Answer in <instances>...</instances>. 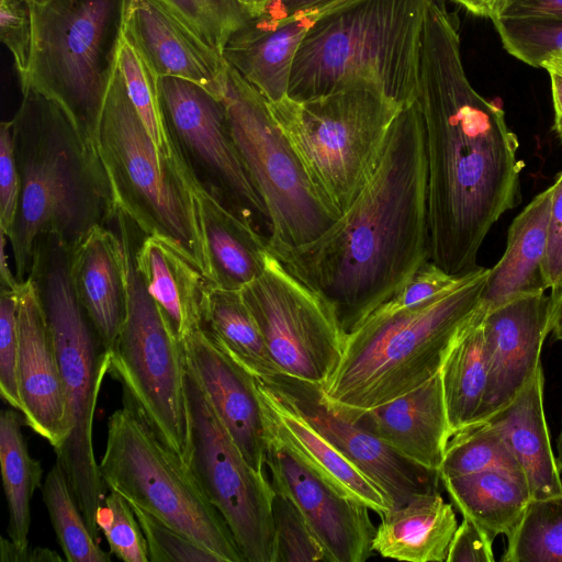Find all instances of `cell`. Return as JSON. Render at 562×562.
<instances>
[{
  "label": "cell",
  "mask_w": 562,
  "mask_h": 562,
  "mask_svg": "<svg viewBox=\"0 0 562 562\" xmlns=\"http://www.w3.org/2000/svg\"><path fill=\"white\" fill-rule=\"evenodd\" d=\"M415 103L425 130L430 260L463 276L479 267L492 226L521 202L524 161L504 111L468 80L442 0L426 14Z\"/></svg>",
  "instance_id": "obj_1"
},
{
  "label": "cell",
  "mask_w": 562,
  "mask_h": 562,
  "mask_svg": "<svg viewBox=\"0 0 562 562\" xmlns=\"http://www.w3.org/2000/svg\"><path fill=\"white\" fill-rule=\"evenodd\" d=\"M276 257L333 306L346 334L430 260L425 130L415 102L396 115L351 206L322 236Z\"/></svg>",
  "instance_id": "obj_2"
},
{
  "label": "cell",
  "mask_w": 562,
  "mask_h": 562,
  "mask_svg": "<svg viewBox=\"0 0 562 562\" xmlns=\"http://www.w3.org/2000/svg\"><path fill=\"white\" fill-rule=\"evenodd\" d=\"M12 122L21 195L9 243L15 277L24 281L41 235H57L72 247L114 220L116 209L98 149L86 145L59 104L25 89Z\"/></svg>",
  "instance_id": "obj_3"
},
{
  "label": "cell",
  "mask_w": 562,
  "mask_h": 562,
  "mask_svg": "<svg viewBox=\"0 0 562 562\" xmlns=\"http://www.w3.org/2000/svg\"><path fill=\"white\" fill-rule=\"evenodd\" d=\"M487 274L488 268L477 267L431 300L370 314L347 334L341 359L322 387L325 401L355 420L432 378L479 312Z\"/></svg>",
  "instance_id": "obj_4"
},
{
  "label": "cell",
  "mask_w": 562,
  "mask_h": 562,
  "mask_svg": "<svg viewBox=\"0 0 562 562\" xmlns=\"http://www.w3.org/2000/svg\"><path fill=\"white\" fill-rule=\"evenodd\" d=\"M432 1L353 0L322 15L295 55L286 95L303 101L369 86L402 108L414 103Z\"/></svg>",
  "instance_id": "obj_5"
},
{
  "label": "cell",
  "mask_w": 562,
  "mask_h": 562,
  "mask_svg": "<svg viewBox=\"0 0 562 562\" xmlns=\"http://www.w3.org/2000/svg\"><path fill=\"white\" fill-rule=\"evenodd\" d=\"M70 250L54 234L35 243L30 278L35 285L54 337L65 398L63 443L54 450L92 537L100 542L97 514L105 491L97 463L92 426L110 351L99 340L83 312L70 278Z\"/></svg>",
  "instance_id": "obj_6"
},
{
  "label": "cell",
  "mask_w": 562,
  "mask_h": 562,
  "mask_svg": "<svg viewBox=\"0 0 562 562\" xmlns=\"http://www.w3.org/2000/svg\"><path fill=\"white\" fill-rule=\"evenodd\" d=\"M97 146L116 212L143 235H158L177 245L210 282L195 179L180 155L170 157L156 147L128 97L119 65L104 102Z\"/></svg>",
  "instance_id": "obj_7"
},
{
  "label": "cell",
  "mask_w": 562,
  "mask_h": 562,
  "mask_svg": "<svg viewBox=\"0 0 562 562\" xmlns=\"http://www.w3.org/2000/svg\"><path fill=\"white\" fill-rule=\"evenodd\" d=\"M30 5L32 45L21 91L31 88L59 104L86 145L98 149L126 0H48Z\"/></svg>",
  "instance_id": "obj_8"
},
{
  "label": "cell",
  "mask_w": 562,
  "mask_h": 562,
  "mask_svg": "<svg viewBox=\"0 0 562 562\" xmlns=\"http://www.w3.org/2000/svg\"><path fill=\"white\" fill-rule=\"evenodd\" d=\"M268 108L317 194L337 217L375 172L402 109L369 86L303 101L286 95L268 102Z\"/></svg>",
  "instance_id": "obj_9"
},
{
  "label": "cell",
  "mask_w": 562,
  "mask_h": 562,
  "mask_svg": "<svg viewBox=\"0 0 562 562\" xmlns=\"http://www.w3.org/2000/svg\"><path fill=\"white\" fill-rule=\"evenodd\" d=\"M108 418L99 472L109 491L183 533L221 562H245L228 525L184 461L167 448L135 406Z\"/></svg>",
  "instance_id": "obj_10"
},
{
  "label": "cell",
  "mask_w": 562,
  "mask_h": 562,
  "mask_svg": "<svg viewBox=\"0 0 562 562\" xmlns=\"http://www.w3.org/2000/svg\"><path fill=\"white\" fill-rule=\"evenodd\" d=\"M125 252L127 301L125 319L110 350L109 374L145 418L159 440L184 460L188 412L181 341L149 295L135 265L140 232L123 213L115 215Z\"/></svg>",
  "instance_id": "obj_11"
},
{
  "label": "cell",
  "mask_w": 562,
  "mask_h": 562,
  "mask_svg": "<svg viewBox=\"0 0 562 562\" xmlns=\"http://www.w3.org/2000/svg\"><path fill=\"white\" fill-rule=\"evenodd\" d=\"M222 99L239 156L269 212L270 252L279 256L322 236L338 217L317 194L267 100L228 64Z\"/></svg>",
  "instance_id": "obj_12"
},
{
  "label": "cell",
  "mask_w": 562,
  "mask_h": 562,
  "mask_svg": "<svg viewBox=\"0 0 562 562\" xmlns=\"http://www.w3.org/2000/svg\"><path fill=\"white\" fill-rule=\"evenodd\" d=\"M188 447L184 463L221 513L245 562H274L276 491L255 470L216 415L184 359Z\"/></svg>",
  "instance_id": "obj_13"
},
{
  "label": "cell",
  "mask_w": 562,
  "mask_h": 562,
  "mask_svg": "<svg viewBox=\"0 0 562 562\" xmlns=\"http://www.w3.org/2000/svg\"><path fill=\"white\" fill-rule=\"evenodd\" d=\"M158 86L169 135L196 182L269 240V212L234 143L223 99L176 77H160Z\"/></svg>",
  "instance_id": "obj_14"
},
{
  "label": "cell",
  "mask_w": 562,
  "mask_h": 562,
  "mask_svg": "<svg viewBox=\"0 0 562 562\" xmlns=\"http://www.w3.org/2000/svg\"><path fill=\"white\" fill-rule=\"evenodd\" d=\"M241 294L281 374L324 387L347 336L333 306L272 252L261 276Z\"/></svg>",
  "instance_id": "obj_15"
},
{
  "label": "cell",
  "mask_w": 562,
  "mask_h": 562,
  "mask_svg": "<svg viewBox=\"0 0 562 562\" xmlns=\"http://www.w3.org/2000/svg\"><path fill=\"white\" fill-rule=\"evenodd\" d=\"M285 394L308 422L376 484L392 507L436 491L440 475L403 458L369 429L349 420L323 397L322 386L284 374L266 381Z\"/></svg>",
  "instance_id": "obj_16"
},
{
  "label": "cell",
  "mask_w": 562,
  "mask_h": 562,
  "mask_svg": "<svg viewBox=\"0 0 562 562\" xmlns=\"http://www.w3.org/2000/svg\"><path fill=\"white\" fill-rule=\"evenodd\" d=\"M266 464L274 491L296 505L329 562H363L370 557L375 528L367 506L337 492L271 438Z\"/></svg>",
  "instance_id": "obj_17"
},
{
  "label": "cell",
  "mask_w": 562,
  "mask_h": 562,
  "mask_svg": "<svg viewBox=\"0 0 562 562\" xmlns=\"http://www.w3.org/2000/svg\"><path fill=\"white\" fill-rule=\"evenodd\" d=\"M549 313L550 297L546 293L521 296L485 313L482 325L487 385L473 425L486 423L508 406L541 367Z\"/></svg>",
  "instance_id": "obj_18"
},
{
  "label": "cell",
  "mask_w": 562,
  "mask_h": 562,
  "mask_svg": "<svg viewBox=\"0 0 562 562\" xmlns=\"http://www.w3.org/2000/svg\"><path fill=\"white\" fill-rule=\"evenodd\" d=\"M18 376L25 425L57 449L66 437L65 398L50 326L30 278L15 286Z\"/></svg>",
  "instance_id": "obj_19"
},
{
  "label": "cell",
  "mask_w": 562,
  "mask_h": 562,
  "mask_svg": "<svg viewBox=\"0 0 562 562\" xmlns=\"http://www.w3.org/2000/svg\"><path fill=\"white\" fill-rule=\"evenodd\" d=\"M181 347L238 449L255 470L263 472L267 437L255 376L220 349L202 327L190 331Z\"/></svg>",
  "instance_id": "obj_20"
},
{
  "label": "cell",
  "mask_w": 562,
  "mask_h": 562,
  "mask_svg": "<svg viewBox=\"0 0 562 562\" xmlns=\"http://www.w3.org/2000/svg\"><path fill=\"white\" fill-rule=\"evenodd\" d=\"M255 379L267 438L285 447L337 492L379 516L392 508L383 491L329 442L285 394Z\"/></svg>",
  "instance_id": "obj_21"
},
{
  "label": "cell",
  "mask_w": 562,
  "mask_h": 562,
  "mask_svg": "<svg viewBox=\"0 0 562 562\" xmlns=\"http://www.w3.org/2000/svg\"><path fill=\"white\" fill-rule=\"evenodd\" d=\"M123 35L155 74L194 82L222 98L227 64L156 0H126Z\"/></svg>",
  "instance_id": "obj_22"
},
{
  "label": "cell",
  "mask_w": 562,
  "mask_h": 562,
  "mask_svg": "<svg viewBox=\"0 0 562 562\" xmlns=\"http://www.w3.org/2000/svg\"><path fill=\"white\" fill-rule=\"evenodd\" d=\"M403 458L438 472L451 437L440 371L420 386L355 420Z\"/></svg>",
  "instance_id": "obj_23"
},
{
  "label": "cell",
  "mask_w": 562,
  "mask_h": 562,
  "mask_svg": "<svg viewBox=\"0 0 562 562\" xmlns=\"http://www.w3.org/2000/svg\"><path fill=\"white\" fill-rule=\"evenodd\" d=\"M75 294L102 346L110 351L126 314L127 270L119 233L98 225L70 250Z\"/></svg>",
  "instance_id": "obj_24"
},
{
  "label": "cell",
  "mask_w": 562,
  "mask_h": 562,
  "mask_svg": "<svg viewBox=\"0 0 562 562\" xmlns=\"http://www.w3.org/2000/svg\"><path fill=\"white\" fill-rule=\"evenodd\" d=\"M322 15L299 12L283 21L251 18L225 44L222 56L268 102L286 97L295 55Z\"/></svg>",
  "instance_id": "obj_25"
},
{
  "label": "cell",
  "mask_w": 562,
  "mask_h": 562,
  "mask_svg": "<svg viewBox=\"0 0 562 562\" xmlns=\"http://www.w3.org/2000/svg\"><path fill=\"white\" fill-rule=\"evenodd\" d=\"M549 187L514 218L504 255L488 269L481 304L486 312L521 296L546 293L544 263L551 216Z\"/></svg>",
  "instance_id": "obj_26"
},
{
  "label": "cell",
  "mask_w": 562,
  "mask_h": 562,
  "mask_svg": "<svg viewBox=\"0 0 562 562\" xmlns=\"http://www.w3.org/2000/svg\"><path fill=\"white\" fill-rule=\"evenodd\" d=\"M135 265L179 341L201 328L210 282L177 245L158 235H144L135 248Z\"/></svg>",
  "instance_id": "obj_27"
},
{
  "label": "cell",
  "mask_w": 562,
  "mask_h": 562,
  "mask_svg": "<svg viewBox=\"0 0 562 562\" xmlns=\"http://www.w3.org/2000/svg\"><path fill=\"white\" fill-rule=\"evenodd\" d=\"M542 367L517 397L487 422L497 427L517 460L531 499L562 495V476L544 414Z\"/></svg>",
  "instance_id": "obj_28"
},
{
  "label": "cell",
  "mask_w": 562,
  "mask_h": 562,
  "mask_svg": "<svg viewBox=\"0 0 562 562\" xmlns=\"http://www.w3.org/2000/svg\"><path fill=\"white\" fill-rule=\"evenodd\" d=\"M457 528L452 505L437 490L419 493L381 516L372 551L398 561L443 562Z\"/></svg>",
  "instance_id": "obj_29"
},
{
  "label": "cell",
  "mask_w": 562,
  "mask_h": 562,
  "mask_svg": "<svg viewBox=\"0 0 562 562\" xmlns=\"http://www.w3.org/2000/svg\"><path fill=\"white\" fill-rule=\"evenodd\" d=\"M195 198L207 251L210 284L241 290L265 270L268 238L241 222L195 180Z\"/></svg>",
  "instance_id": "obj_30"
},
{
  "label": "cell",
  "mask_w": 562,
  "mask_h": 562,
  "mask_svg": "<svg viewBox=\"0 0 562 562\" xmlns=\"http://www.w3.org/2000/svg\"><path fill=\"white\" fill-rule=\"evenodd\" d=\"M202 329L251 375L269 381L281 374L241 290L209 285L202 307Z\"/></svg>",
  "instance_id": "obj_31"
},
{
  "label": "cell",
  "mask_w": 562,
  "mask_h": 562,
  "mask_svg": "<svg viewBox=\"0 0 562 562\" xmlns=\"http://www.w3.org/2000/svg\"><path fill=\"white\" fill-rule=\"evenodd\" d=\"M485 313L481 304L475 317L449 349L440 368L451 436L476 422L484 401L487 360L482 323Z\"/></svg>",
  "instance_id": "obj_32"
},
{
  "label": "cell",
  "mask_w": 562,
  "mask_h": 562,
  "mask_svg": "<svg viewBox=\"0 0 562 562\" xmlns=\"http://www.w3.org/2000/svg\"><path fill=\"white\" fill-rule=\"evenodd\" d=\"M440 481L462 516L493 538L499 535L508 537L531 501L522 483L501 472L440 477Z\"/></svg>",
  "instance_id": "obj_33"
},
{
  "label": "cell",
  "mask_w": 562,
  "mask_h": 562,
  "mask_svg": "<svg viewBox=\"0 0 562 562\" xmlns=\"http://www.w3.org/2000/svg\"><path fill=\"white\" fill-rule=\"evenodd\" d=\"M24 416L16 409L0 414V465L8 508L7 533L20 549L29 547L31 498L43 485V467L34 459L21 427Z\"/></svg>",
  "instance_id": "obj_34"
},
{
  "label": "cell",
  "mask_w": 562,
  "mask_h": 562,
  "mask_svg": "<svg viewBox=\"0 0 562 562\" xmlns=\"http://www.w3.org/2000/svg\"><path fill=\"white\" fill-rule=\"evenodd\" d=\"M480 472H501L526 486L524 473L505 438L490 422L467 427L450 437L439 475L449 477Z\"/></svg>",
  "instance_id": "obj_35"
},
{
  "label": "cell",
  "mask_w": 562,
  "mask_h": 562,
  "mask_svg": "<svg viewBox=\"0 0 562 562\" xmlns=\"http://www.w3.org/2000/svg\"><path fill=\"white\" fill-rule=\"evenodd\" d=\"M42 498L65 560L68 562H110L86 522L67 476L55 462L42 485Z\"/></svg>",
  "instance_id": "obj_36"
},
{
  "label": "cell",
  "mask_w": 562,
  "mask_h": 562,
  "mask_svg": "<svg viewBox=\"0 0 562 562\" xmlns=\"http://www.w3.org/2000/svg\"><path fill=\"white\" fill-rule=\"evenodd\" d=\"M502 561L562 562V495L529 502Z\"/></svg>",
  "instance_id": "obj_37"
},
{
  "label": "cell",
  "mask_w": 562,
  "mask_h": 562,
  "mask_svg": "<svg viewBox=\"0 0 562 562\" xmlns=\"http://www.w3.org/2000/svg\"><path fill=\"white\" fill-rule=\"evenodd\" d=\"M117 65L128 97L154 144L165 155L178 156L162 112L159 77L124 35L119 49Z\"/></svg>",
  "instance_id": "obj_38"
},
{
  "label": "cell",
  "mask_w": 562,
  "mask_h": 562,
  "mask_svg": "<svg viewBox=\"0 0 562 562\" xmlns=\"http://www.w3.org/2000/svg\"><path fill=\"white\" fill-rule=\"evenodd\" d=\"M222 55L229 37L251 16L236 0H156Z\"/></svg>",
  "instance_id": "obj_39"
},
{
  "label": "cell",
  "mask_w": 562,
  "mask_h": 562,
  "mask_svg": "<svg viewBox=\"0 0 562 562\" xmlns=\"http://www.w3.org/2000/svg\"><path fill=\"white\" fill-rule=\"evenodd\" d=\"M505 49L520 61L541 68L552 55L562 54V18L495 19Z\"/></svg>",
  "instance_id": "obj_40"
},
{
  "label": "cell",
  "mask_w": 562,
  "mask_h": 562,
  "mask_svg": "<svg viewBox=\"0 0 562 562\" xmlns=\"http://www.w3.org/2000/svg\"><path fill=\"white\" fill-rule=\"evenodd\" d=\"M274 562H329L296 505L277 493L272 503Z\"/></svg>",
  "instance_id": "obj_41"
},
{
  "label": "cell",
  "mask_w": 562,
  "mask_h": 562,
  "mask_svg": "<svg viewBox=\"0 0 562 562\" xmlns=\"http://www.w3.org/2000/svg\"><path fill=\"white\" fill-rule=\"evenodd\" d=\"M132 506V505H131ZM147 542L149 562H221L195 541L132 506Z\"/></svg>",
  "instance_id": "obj_42"
},
{
  "label": "cell",
  "mask_w": 562,
  "mask_h": 562,
  "mask_svg": "<svg viewBox=\"0 0 562 562\" xmlns=\"http://www.w3.org/2000/svg\"><path fill=\"white\" fill-rule=\"evenodd\" d=\"M104 503L111 509V519L101 531L110 553L125 562H149L146 538L131 504L114 491L106 494Z\"/></svg>",
  "instance_id": "obj_43"
},
{
  "label": "cell",
  "mask_w": 562,
  "mask_h": 562,
  "mask_svg": "<svg viewBox=\"0 0 562 562\" xmlns=\"http://www.w3.org/2000/svg\"><path fill=\"white\" fill-rule=\"evenodd\" d=\"M15 289L1 286L0 290V393L14 409L22 413L18 358L19 338L16 323Z\"/></svg>",
  "instance_id": "obj_44"
},
{
  "label": "cell",
  "mask_w": 562,
  "mask_h": 562,
  "mask_svg": "<svg viewBox=\"0 0 562 562\" xmlns=\"http://www.w3.org/2000/svg\"><path fill=\"white\" fill-rule=\"evenodd\" d=\"M465 274H449L431 260H428L417 269L396 294L376 307L371 314H392L424 303L456 286Z\"/></svg>",
  "instance_id": "obj_45"
},
{
  "label": "cell",
  "mask_w": 562,
  "mask_h": 562,
  "mask_svg": "<svg viewBox=\"0 0 562 562\" xmlns=\"http://www.w3.org/2000/svg\"><path fill=\"white\" fill-rule=\"evenodd\" d=\"M0 36L12 54L22 83L26 76L32 45V14L27 0H0Z\"/></svg>",
  "instance_id": "obj_46"
},
{
  "label": "cell",
  "mask_w": 562,
  "mask_h": 562,
  "mask_svg": "<svg viewBox=\"0 0 562 562\" xmlns=\"http://www.w3.org/2000/svg\"><path fill=\"white\" fill-rule=\"evenodd\" d=\"M21 195V179L18 170L14 145L13 122L0 124V231L8 239L11 236Z\"/></svg>",
  "instance_id": "obj_47"
},
{
  "label": "cell",
  "mask_w": 562,
  "mask_h": 562,
  "mask_svg": "<svg viewBox=\"0 0 562 562\" xmlns=\"http://www.w3.org/2000/svg\"><path fill=\"white\" fill-rule=\"evenodd\" d=\"M549 243L544 263L550 300L562 292V170L551 186Z\"/></svg>",
  "instance_id": "obj_48"
},
{
  "label": "cell",
  "mask_w": 562,
  "mask_h": 562,
  "mask_svg": "<svg viewBox=\"0 0 562 562\" xmlns=\"http://www.w3.org/2000/svg\"><path fill=\"white\" fill-rule=\"evenodd\" d=\"M493 540L486 530L463 517L450 542L446 562H493Z\"/></svg>",
  "instance_id": "obj_49"
},
{
  "label": "cell",
  "mask_w": 562,
  "mask_h": 562,
  "mask_svg": "<svg viewBox=\"0 0 562 562\" xmlns=\"http://www.w3.org/2000/svg\"><path fill=\"white\" fill-rule=\"evenodd\" d=\"M562 18V0H501L495 19Z\"/></svg>",
  "instance_id": "obj_50"
},
{
  "label": "cell",
  "mask_w": 562,
  "mask_h": 562,
  "mask_svg": "<svg viewBox=\"0 0 562 562\" xmlns=\"http://www.w3.org/2000/svg\"><path fill=\"white\" fill-rule=\"evenodd\" d=\"M351 1L353 0H271L259 18L270 22H280L303 11L324 15Z\"/></svg>",
  "instance_id": "obj_51"
},
{
  "label": "cell",
  "mask_w": 562,
  "mask_h": 562,
  "mask_svg": "<svg viewBox=\"0 0 562 562\" xmlns=\"http://www.w3.org/2000/svg\"><path fill=\"white\" fill-rule=\"evenodd\" d=\"M63 559L56 551L44 547L18 548L9 538L1 537L0 561L1 562H56Z\"/></svg>",
  "instance_id": "obj_52"
},
{
  "label": "cell",
  "mask_w": 562,
  "mask_h": 562,
  "mask_svg": "<svg viewBox=\"0 0 562 562\" xmlns=\"http://www.w3.org/2000/svg\"><path fill=\"white\" fill-rule=\"evenodd\" d=\"M551 82L552 102L554 109V132L562 140V54L548 57L541 65Z\"/></svg>",
  "instance_id": "obj_53"
},
{
  "label": "cell",
  "mask_w": 562,
  "mask_h": 562,
  "mask_svg": "<svg viewBox=\"0 0 562 562\" xmlns=\"http://www.w3.org/2000/svg\"><path fill=\"white\" fill-rule=\"evenodd\" d=\"M7 240H9L7 235L0 231V285L15 289L20 281L9 268L8 255L5 252Z\"/></svg>",
  "instance_id": "obj_54"
},
{
  "label": "cell",
  "mask_w": 562,
  "mask_h": 562,
  "mask_svg": "<svg viewBox=\"0 0 562 562\" xmlns=\"http://www.w3.org/2000/svg\"><path fill=\"white\" fill-rule=\"evenodd\" d=\"M471 13L492 19L501 0H453Z\"/></svg>",
  "instance_id": "obj_55"
},
{
  "label": "cell",
  "mask_w": 562,
  "mask_h": 562,
  "mask_svg": "<svg viewBox=\"0 0 562 562\" xmlns=\"http://www.w3.org/2000/svg\"><path fill=\"white\" fill-rule=\"evenodd\" d=\"M549 334L558 340H562V292L550 300Z\"/></svg>",
  "instance_id": "obj_56"
},
{
  "label": "cell",
  "mask_w": 562,
  "mask_h": 562,
  "mask_svg": "<svg viewBox=\"0 0 562 562\" xmlns=\"http://www.w3.org/2000/svg\"><path fill=\"white\" fill-rule=\"evenodd\" d=\"M251 18L259 16L271 0H236Z\"/></svg>",
  "instance_id": "obj_57"
},
{
  "label": "cell",
  "mask_w": 562,
  "mask_h": 562,
  "mask_svg": "<svg viewBox=\"0 0 562 562\" xmlns=\"http://www.w3.org/2000/svg\"><path fill=\"white\" fill-rule=\"evenodd\" d=\"M557 451H558L557 461H558L559 468L562 472V425H561V429H560V432H559V436L557 439Z\"/></svg>",
  "instance_id": "obj_58"
},
{
  "label": "cell",
  "mask_w": 562,
  "mask_h": 562,
  "mask_svg": "<svg viewBox=\"0 0 562 562\" xmlns=\"http://www.w3.org/2000/svg\"><path fill=\"white\" fill-rule=\"evenodd\" d=\"M27 1H29V2L41 3V2L48 1V0H27Z\"/></svg>",
  "instance_id": "obj_59"
}]
</instances>
